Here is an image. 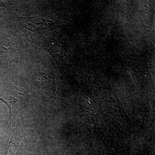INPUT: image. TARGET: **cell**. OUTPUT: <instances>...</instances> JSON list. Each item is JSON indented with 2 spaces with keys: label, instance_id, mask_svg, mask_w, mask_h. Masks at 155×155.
Returning <instances> with one entry per match:
<instances>
[{
  "label": "cell",
  "instance_id": "1",
  "mask_svg": "<svg viewBox=\"0 0 155 155\" xmlns=\"http://www.w3.org/2000/svg\"><path fill=\"white\" fill-rule=\"evenodd\" d=\"M20 140V137L15 129L11 128L4 155H15Z\"/></svg>",
  "mask_w": 155,
  "mask_h": 155
}]
</instances>
